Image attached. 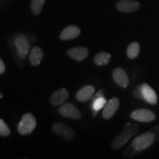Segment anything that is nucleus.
<instances>
[{
    "mask_svg": "<svg viewBox=\"0 0 159 159\" xmlns=\"http://www.w3.org/2000/svg\"><path fill=\"white\" fill-rule=\"evenodd\" d=\"M139 130V126L136 124H132L128 122L125 125L122 132L119 134L111 142V148L114 150H118L122 148L127 142L130 140V139L138 134Z\"/></svg>",
    "mask_w": 159,
    "mask_h": 159,
    "instance_id": "obj_1",
    "label": "nucleus"
},
{
    "mask_svg": "<svg viewBox=\"0 0 159 159\" xmlns=\"http://www.w3.org/2000/svg\"><path fill=\"white\" fill-rule=\"evenodd\" d=\"M36 127V119L30 113L24 114L21 120L18 125V131L21 135L26 136L30 134Z\"/></svg>",
    "mask_w": 159,
    "mask_h": 159,
    "instance_id": "obj_2",
    "label": "nucleus"
},
{
    "mask_svg": "<svg viewBox=\"0 0 159 159\" xmlns=\"http://www.w3.org/2000/svg\"><path fill=\"white\" fill-rule=\"evenodd\" d=\"M156 136L152 132H146L135 138L131 142V145L137 150L142 151L148 148L153 144Z\"/></svg>",
    "mask_w": 159,
    "mask_h": 159,
    "instance_id": "obj_3",
    "label": "nucleus"
},
{
    "mask_svg": "<svg viewBox=\"0 0 159 159\" xmlns=\"http://www.w3.org/2000/svg\"><path fill=\"white\" fill-rule=\"evenodd\" d=\"M52 131L66 140H71L76 136L75 131L71 127L61 122L54 123L52 126Z\"/></svg>",
    "mask_w": 159,
    "mask_h": 159,
    "instance_id": "obj_4",
    "label": "nucleus"
},
{
    "mask_svg": "<svg viewBox=\"0 0 159 159\" xmlns=\"http://www.w3.org/2000/svg\"><path fill=\"white\" fill-rule=\"evenodd\" d=\"M14 43L16 47L18 55L21 59H25L30 50L29 39L24 34H19L15 38Z\"/></svg>",
    "mask_w": 159,
    "mask_h": 159,
    "instance_id": "obj_5",
    "label": "nucleus"
},
{
    "mask_svg": "<svg viewBox=\"0 0 159 159\" xmlns=\"http://www.w3.org/2000/svg\"><path fill=\"white\" fill-rule=\"evenodd\" d=\"M130 116L141 122H150L156 119V114L148 109H137L131 113Z\"/></svg>",
    "mask_w": 159,
    "mask_h": 159,
    "instance_id": "obj_6",
    "label": "nucleus"
},
{
    "mask_svg": "<svg viewBox=\"0 0 159 159\" xmlns=\"http://www.w3.org/2000/svg\"><path fill=\"white\" fill-rule=\"evenodd\" d=\"M58 112L61 116L67 118L79 119L82 116L80 111L71 103H63L58 109Z\"/></svg>",
    "mask_w": 159,
    "mask_h": 159,
    "instance_id": "obj_7",
    "label": "nucleus"
},
{
    "mask_svg": "<svg viewBox=\"0 0 159 159\" xmlns=\"http://www.w3.org/2000/svg\"><path fill=\"white\" fill-rule=\"evenodd\" d=\"M141 5L135 0H121L116 4L117 11L122 13H134L140 8Z\"/></svg>",
    "mask_w": 159,
    "mask_h": 159,
    "instance_id": "obj_8",
    "label": "nucleus"
},
{
    "mask_svg": "<svg viewBox=\"0 0 159 159\" xmlns=\"http://www.w3.org/2000/svg\"><path fill=\"white\" fill-rule=\"evenodd\" d=\"M103 94H104V90L101 89L94 97H92L93 99L92 102H91V110H92L94 116H96L97 112L104 108L105 105H106L107 100L103 97Z\"/></svg>",
    "mask_w": 159,
    "mask_h": 159,
    "instance_id": "obj_9",
    "label": "nucleus"
},
{
    "mask_svg": "<svg viewBox=\"0 0 159 159\" xmlns=\"http://www.w3.org/2000/svg\"><path fill=\"white\" fill-rule=\"evenodd\" d=\"M119 106V99L117 97L111 99L105 105L102 111V117L105 119H111L118 110Z\"/></svg>",
    "mask_w": 159,
    "mask_h": 159,
    "instance_id": "obj_10",
    "label": "nucleus"
},
{
    "mask_svg": "<svg viewBox=\"0 0 159 159\" xmlns=\"http://www.w3.org/2000/svg\"><path fill=\"white\" fill-rule=\"evenodd\" d=\"M69 93L66 89H60L55 91L50 97V103L53 106L63 105L69 98Z\"/></svg>",
    "mask_w": 159,
    "mask_h": 159,
    "instance_id": "obj_11",
    "label": "nucleus"
},
{
    "mask_svg": "<svg viewBox=\"0 0 159 159\" xmlns=\"http://www.w3.org/2000/svg\"><path fill=\"white\" fill-rule=\"evenodd\" d=\"M113 78L115 83L119 86L122 87V88H127L129 85V78L128 75L125 72V71L122 68H116L114 69L112 73Z\"/></svg>",
    "mask_w": 159,
    "mask_h": 159,
    "instance_id": "obj_12",
    "label": "nucleus"
},
{
    "mask_svg": "<svg viewBox=\"0 0 159 159\" xmlns=\"http://www.w3.org/2000/svg\"><path fill=\"white\" fill-rule=\"evenodd\" d=\"M81 30L76 25H69L63 30L60 35V39L62 41H69L76 39L80 35Z\"/></svg>",
    "mask_w": 159,
    "mask_h": 159,
    "instance_id": "obj_13",
    "label": "nucleus"
},
{
    "mask_svg": "<svg viewBox=\"0 0 159 159\" xmlns=\"http://www.w3.org/2000/svg\"><path fill=\"white\" fill-rule=\"evenodd\" d=\"M141 88H142V96L144 101L151 105H156L158 102V97L156 92L148 83H143L141 85Z\"/></svg>",
    "mask_w": 159,
    "mask_h": 159,
    "instance_id": "obj_14",
    "label": "nucleus"
},
{
    "mask_svg": "<svg viewBox=\"0 0 159 159\" xmlns=\"http://www.w3.org/2000/svg\"><path fill=\"white\" fill-rule=\"evenodd\" d=\"M94 91V86L91 85H87L77 91L76 94V98L80 102H87L93 97Z\"/></svg>",
    "mask_w": 159,
    "mask_h": 159,
    "instance_id": "obj_15",
    "label": "nucleus"
},
{
    "mask_svg": "<svg viewBox=\"0 0 159 159\" xmlns=\"http://www.w3.org/2000/svg\"><path fill=\"white\" fill-rule=\"evenodd\" d=\"M67 54L72 59L77 61H82L88 57L89 49L83 47H77L69 49Z\"/></svg>",
    "mask_w": 159,
    "mask_h": 159,
    "instance_id": "obj_16",
    "label": "nucleus"
},
{
    "mask_svg": "<svg viewBox=\"0 0 159 159\" xmlns=\"http://www.w3.org/2000/svg\"><path fill=\"white\" fill-rule=\"evenodd\" d=\"M43 57V52L42 49L39 47H35L32 49L30 54L29 56L30 62L32 66H38L41 63Z\"/></svg>",
    "mask_w": 159,
    "mask_h": 159,
    "instance_id": "obj_17",
    "label": "nucleus"
},
{
    "mask_svg": "<svg viewBox=\"0 0 159 159\" xmlns=\"http://www.w3.org/2000/svg\"><path fill=\"white\" fill-rule=\"evenodd\" d=\"M111 55L106 52H100L94 56V62L97 66H105L110 62Z\"/></svg>",
    "mask_w": 159,
    "mask_h": 159,
    "instance_id": "obj_18",
    "label": "nucleus"
},
{
    "mask_svg": "<svg viewBox=\"0 0 159 159\" xmlns=\"http://www.w3.org/2000/svg\"><path fill=\"white\" fill-rule=\"evenodd\" d=\"M140 52V45L138 42H133L127 48V55L130 59H135Z\"/></svg>",
    "mask_w": 159,
    "mask_h": 159,
    "instance_id": "obj_19",
    "label": "nucleus"
},
{
    "mask_svg": "<svg viewBox=\"0 0 159 159\" xmlns=\"http://www.w3.org/2000/svg\"><path fill=\"white\" fill-rule=\"evenodd\" d=\"M46 0H32L30 3V10L32 13L35 16L39 15L42 11Z\"/></svg>",
    "mask_w": 159,
    "mask_h": 159,
    "instance_id": "obj_20",
    "label": "nucleus"
},
{
    "mask_svg": "<svg viewBox=\"0 0 159 159\" xmlns=\"http://www.w3.org/2000/svg\"><path fill=\"white\" fill-rule=\"evenodd\" d=\"M11 134V130L5 122L3 119H0V136H8Z\"/></svg>",
    "mask_w": 159,
    "mask_h": 159,
    "instance_id": "obj_21",
    "label": "nucleus"
},
{
    "mask_svg": "<svg viewBox=\"0 0 159 159\" xmlns=\"http://www.w3.org/2000/svg\"><path fill=\"white\" fill-rule=\"evenodd\" d=\"M142 152V151L136 150V149H135L134 147L130 144V146L125 150L124 155L125 156H134V155L138 154L139 152Z\"/></svg>",
    "mask_w": 159,
    "mask_h": 159,
    "instance_id": "obj_22",
    "label": "nucleus"
},
{
    "mask_svg": "<svg viewBox=\"0 0 159 159\" xmlns=\"http://www.w3.org/2000/svg\"><path fill=\"white\" fill-rule=\"evenodd\" d=\"M134 96L136 97V98L143 99L144 100V98H143L142 93V88H141V85H138L136 89H134Z\"/></svg>",
    "mask_w": 159,
    "mask_h": 159,
    "instance_id": "obj_23",
    "label": "nucleus"
},
{
    "mask_svg": "<svg viewBox=\"0 0 159 159\" xmlns=\"http://www.w3.org/2000/svg\"><path fill=\"white\" fill-rule=\"evenodd\" d=\"M5 71V65L3 61L0 58V75L3 74Z\"/></svg>",
    "mask_w": 159,
    "mask_h": 159,
    "instance_id": "obj_24",
    "label": "nucleus"
},
{
    "mask_svg": "<svg viewBox=\"0 0 159 159\" xmlns=\"http://www.w3.org/2000/svg\"><path fill=\"white\" fill-rule=\"evenodd\" d=\"M2 97H3V94H2L1 91H0V99H2Z\"/></svg>",
    "mask_w": 159,
    "mask_h": 159,
    "instance_id": "obj_25",
    "label": "nucleus"
}]
</instances>
